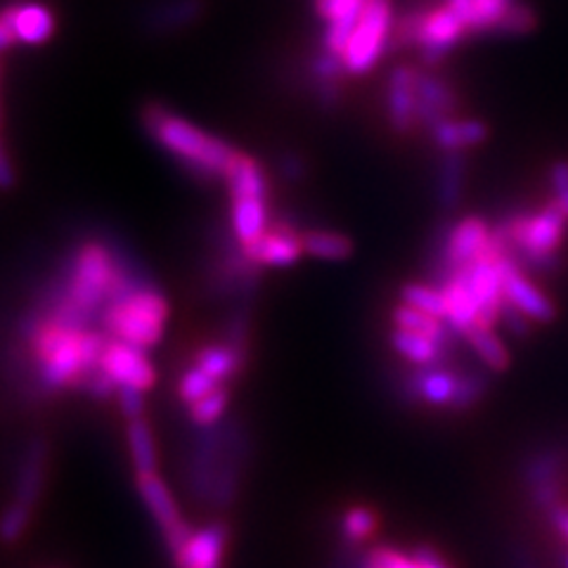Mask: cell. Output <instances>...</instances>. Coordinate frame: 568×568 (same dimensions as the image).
I'll return each instance as SVG.
<instances>
[{"label": "cell", "mask_w": 568, "mask_h": 568, "mask_svg": "<svg viewBox=\"0 0 568 568\" xmlns=\"http://www.w3.org/2000/svg\"><path fill=\"white\" fill-rule=\"evenodd\" d=\"M24 342L36 363V382L43 394L81 388L88 375L100 367L106 334L95 327L69 325L39 311L22 325Z\"/></svg>", "instance_id": "cell-1"}, {"label": "cell", "mask_w": 568, "mask_h": 568, "mask_svg": "<svg viewBox=\"0 0 568 568\" xmlns=\"http://www.w3.org/2000/svg\"><path fill=\"white\" fill-rule=\"evenodd\" d=\"M171 320L166 294L138 271H131L100 313V329L123 344L152 351L162 344Z\"/></svg>", "instance_id": "cell-2"}, {"label": "cell", "mask_w": 568, "mask_h": 568, "mask_svg": "<svg viewBox=\"0 0 568 568\" xmlns=\"http://www.w3.org/2000/svg\"><path fill=\"white\" fill-rule=\"evenodd\" d=\"M142 123L159 145L206 181H225L227 171L240 156V150L230 142L206 133L197 123L173 114L156 102L142 110Z\"/></svg>", "instance_id": "cell-3"}, {"label": "cell", "mask_w": 568, "mask_h": 568, "mask_svg": "<svg viewBox=\"0 0 568 568\" xmlns=\"http://www.w3.org/2000/svg\"><path fill=\"white\" fill-rule=\"evenodd\" d=\"M394 0H367L342 58L348 77H365L379 64L394 43Z\"/></svg>", "instance_id": "cell-4"}, {"label": "cell", "mask_w": 568, "mask_h": 568, "mask_svg": "<svg viewBox=\"0 0 568 568\" xmlns=\"http://www.w3.org/2000/svg\"><path fill=\"white\" fill-rule=\"evenodd\" d=\"M566 471H568V450L557 443H547L532 450L524 467L521 478L530 495V503L536 509L545 511L564 500L566 490Z\"/></svg>", "instance_id": "cell-5"}, {"label": "cell", "mask_w": 568, "mask_h": 568, "mask_svg": "<svg viewBox=\"0 0 568 568\" xmlns=\"http://www.w3.org/2000/svg\"><path fill=\"white\" fill-rule=\"evenodd\" d=\"M135 486L138 493L145 503L148 511L152 514V519L156 521L159 530H162L164 545L171 555L181 552L185 542L192 538V526L185 521L181 507H178L175 497L171 495L169 486L159 471L152 474H135Z\"/></svg>", "instance_id": "cell-6"}, {"label": "cell", "mask_w": 568, "mask_h": 568, "mask_svg": "<svg viewBox=\"0 0 568 568\" xmlns=\"http://www.w3.org/2000/svg\"><path fill=\"white\" fill-rule=\"evenodd\" d=\"M469 36L467 24L450 6L422 8L419 22V41L417 50L422 64L436 67L446 58H450L455 48Z\"/></svg>", "instance_id": "cell-7"}, {"label": "cell", "mask_w": 568, "mask_h": 568, "mask_svg": "<svg viewBox=\"0 0 568 568\" xmlns=\"http://www.w3.org/2000/svg\"><path fill=\"white\" fill-rule=\"evenodd\" d=\"M223 453H225V424L206 426V429H200L197 438L192 440L190 462H187V488L200 505L211 503V490H213V481H216Z\"/></svg>", "instance_id": "cell-8"}, {"label": "cell", "mask_w": 568, "mask_h": 568, "mask_svg": "<svg viewBox=\"0 0 568 568\" xmlns=\"http://www.w3.org/2000/svg\"><path fill=\"white\" fill-rule=\"evenodd\" d=\"M246 455H248V438H246V432L242 429V424L240 422L225 424V453L221 459L216 481H213L209 507L225 511L235 505L240 486H242V471L246 467Z\"/></svg>", "instance_id": "cell-9"}, {"label": "cell", "mask_w": 568, "mask_h": 568, "mask_svg": "<svg viewBox=\"0 0 568 568\" xmlns=\"http://www.w3.org/2000/svg\"><path fill=\"white\" fill-rule=\"evenodd\" d=\"M100 367L106 372V377L116 382V386L138 388L148 394L156 384V369L148 358V351L112 339V336H106L104 342Z\"/></svg>", "instance_id": "cell-10"}, {"label": "cell", "mask_w": 568, "mask_h": 568, "mask_svg": "<svg viewBox=\"0 0 568 568\" xmlns=\"http://www.w3.org/2000/svg\"><path fill=\"white\" fill-rule=\"evenodd\" d=\"M403 396L413 403L429 405V407H446L453 410L459 388V369L443 365H415L413 372H407L403 384Z\"/></svg>", "instance_id": "cell-11"}, {"label": "cell", "mask_w": 568, "mask_h": 568, "mask_svg": "<svg viewBox=\"0 0 568 568\" xmlns=\"http://www.w3.org/2000/svg\"><path fill=\"white\" fill-rule=\"evenodd\" d=\"M240 252L256 268H287L306 254L301 230L284 221H273L258 242L240 248Z\"/></svg>", "instance_id": "cell-12"}, {"label": "cell", "mask_w": 568, "mask_h": 568, "mask_svg": "<svg viewBox=\"0 0 568 568\" xmlns=\"http://www.w3.org/2000/svg\"><path fill=\"white\" fill-rule=\"evenodd\" d=\"M417 83H419V69L413 64H398L388 77L386 116H388L390 129H394L398 135H410L415 129H419Z\"/></svg>", "instance_id": "cell-13"}, {"label": "cell", "mask_w": 568, "mask_h": 568, "mask_svg": "<svg viewBox=\"0 0 568 568\" xmlns=\"http://www.w3.org/2000/svg\"><path fill=\"white\" fill-rule=\"evenodd\" d=\"M505 298L524 311L536 325H549L557 320V304L549 298L521 265L509 258L505 268Z\"/></svg>", "instance_id": "cell-14"}, {"label": "cell", "mask_w": 568, "mask_h": 568, "mask_svg": "<svg viewBox=\"0 0 568 568\" xmlns=\"http://www.w3.org/2000/svg\"><path fill=\"white\" fill-rule=\"evenodd\" d=\"M0 12L8 17L17 45H43L58 31L55 14L39 0H14L0 8Z\"/></svg>", "instance_id": "cell-15"}, {"label": "cell", "mask_w": 568, "mask_h": 568, "mask_svg": "<svg viewBox=\"0 0 568 568\" xmlns=\"http://www.w3.org/2000/svg\"><path fill=\"white\" fill-rule=\"evenodd\" d=\"M48 462H50L48 440L43 436H33L22 448L20 465H17L12 500L36 509V505L41 503L43 490H45Z\"/></svg>", "instance_id": "cell-16"}, {"label": "cell", "mask_w": 568, "mask_h": 568, "mask_svg": "<svg viewBox=\"0 0 568 568\" xmlns=\"http://www.w3.org/2000/svg\"><path fill=\"white\" fill-rule=\"evenodd\" d=\"M459 110V95L455 85L434 71H419L417 83V116L419 129L429 133L440 121L455 116Z\"/></svg>", "instance_id": "cell-17"}, {"label": "cell", "mask_w": 568, "mask_h": 568, "mask_svg": "<svg viewBox=\"0 0 568 568\" xmlns=\"http://www.w3.org/2000/svg\"><path fill=\"white\" fill-rule=\"evenodd\" d=\"M227 547V526L211 521L194 530L181 552L173 555L178 568H221Z\"/></svg>", "instance_id": "cell-18"}, {"label": "cell", "mask_w": 568, "mask_h": 568, "mask_svg": "<svg viewBox=\"0 0 568 568\" xmlns=\"http://www.w3.org/2000/svg\"><path fill=\"white\" fill-rule=\"evenodd\" d=\"M271 223L268 197H230V230L240 248L258 242Z\"/></svg>", "instance_id": "cell-19"}, {"label": "cell", "mask_w": 568, "mask_h": 568, "mask_svg": "<svg viewBox=\"0 0 568 568\" xmlns=\"http://www.w3.org/2000/svg\"><path fill=\"white\" fill-rule=\"evenodd\" d=\"M490 129L481 119H446L429 131V138L438 152H465L484 145Z\"/></svg>", "instance_id": "cell-20"}, {"label": "cell", "mask_w": 568, "mask_h": 568, "mask_svg": "<svg viewBox=\"0 0 568 568\" xmlns=\"http://www.w3.org/2000/svg\"><path fill=\"white\" fill-rule=\"evenodd\" d=\"M467 154L440 152L436 171V202L443 211H455L465 197L467 185Z\"/></svg>", "instance_id": "cell-21"}, {"label": "cell", "mask_w": 568, "mask_h": 568, "mask_svg": "<svg viewBox=\"0 0 568 568\" xmlns=\"http://www.w3.org/2000/svg\"><path fill=\"white\" fill-rule=\"evenodd\" d=\"M244 358H246V351L230 344L227 339L204 344L192 355L194 365L202 367L206 375H211L221 384H227L230 379H235L240 375L244 367Z\"/></svg>", "instance_id": "cell-22"}, {"label": "cell", "mask_w": 568, "mask_h": 568, "mask_svg": "<svg viewBox=\"0 0 568 568\" xmlns=\"http://www.w3.org/2000/svg\"><path fill=\"white\" fill-rule=\"evenodd\" d=\"M390 346L405 358L407 363L413 365H443L448 363V358L453 355V344H443L432 339V336H422L415 332H405V329H396L390 332Z\"/></svg>", "instance_id": "cell-23"}, {"label": "cell", "mask_w": 568, "mask_h": 568, "mask_svg": "<svg viewBox=\"0 0 568 568\" xmlns=\"http://www.w3.org/2000/svg\"><path fill=\"white\" fill-rule=\"evenodd\" d=\"M390 323H394L396 329L415 332V334H422V336H432V339L443 342V344L455 346V339H457V334L450 329L446 320H440V317L429 315L424 311H417V308L407 306V304H398L394 311H390Z\"/></svg>", "instance_id": "cell-24"}, {"label": "cell", "mask_w": 568, "mask_h": 568, "mask_svg": "<svg viewBox=\"0 0 568 568\" xmlns=\"http://www.w3.org/2000/svg\"><path fill=\"white\" fill-rule=\"evenodd\" d=\"M462 339L469 344V348L474 351L476 358L484 363L486 369L507 372L511 367V353L500 339V334L495 332V327L474 325Z\"/></svg>", "instance_id": "cell-25"}, {"label": "cell", "mask_w": 568, "mask_h": 568, "mask_svg": "<svg viewBox=\"0 0 568 568\" xmlns=\"http://www.w3.org/2000/svg\"><path fill=\"white\" fill-rule=\"evenodd\" d=\"M126 443L135 474H152L159 469L154 432L145 417L126 422Z\"/></svg>", "instance_id": "cell-26"}, {"label": "cell", "mask_w": 568, "mask_h": 568, "mask_svg": "<svg viewBox=\"0 0 568 568\" xmlns=\"http://www.w3.org/2000/svg\"><path fill=\"white\" fill-rule=\"evenodd\" d=\"M301 240H304V252L313 258H323V261H346L353 254V240L334 233V230H304L301 233Z\"/></svg>", "instance_id": "cell-27"}, {"label": "cell", "mask_w": 568, "mask_h": 568, "mask_svg": "<svg viewBox=\"0 0 568 568\" xmlns=\"http://www.w3.org/2000/svg\"><path fill=\"white\" fill-rule=\"evenodd\" d=\"M379 511L369 505H351L344 514H342V538L348 545H363L365 540H369L375 532L379 530Z\"/></svg>", "instance_id": "cell-28"}, {"label": "cell", "mask_w": 568, "mask_h": 568, "mask_svg": "<svg viewBox=\"0 0 568 568\" xmlns=\"http://www.w3.org/2000/svg\"><path fill=\"white\" fill-rule=\"evenodd\" d=\"M398 296H400V304H407L417 311L446 320V296H443V290L436 287V284L407 282L403 284Z\"/></svg>", "instance_id": "cell-29"}, {"label": "cell", "mask_w": 568, "mask_h": 568, "mask_svg": "<svg viewBox=\"0 0 568 568\" xmlns=\"http://www.w3.org/2000/svg\"><path fill=\"white\" fill-rule=\"evenodd\" d=\"M538 22L540 17L536 10L526 3H519V0H514L490 36H497V39H521V36L536 31Z\"/></svg>", "instance_id": "cell-30"}, {"label": "cell", "mask_w": 568, "mask_h": 568, "mask_svg": "<svg viewBox=\"0 0 568 568\" xmlns=\"http://www.w3.org/2000/svg\"><path fill=\"white\" fill-rule=\"evenodd\" d=\"M490 390V379L484 369H459V388L453 403V413H469Z\"/></svg>", "instance_id": "cell-31"}, {"label": "cell", "mask_w": 568, "mask_h": 568, "mask_svg": "<svg viewBox=\"0 0 568 568\" xmlns=\"http://www.w3.org/2000/svg\"><path fill=\"white\" fill-rule=\"evenodd\" d=\"M221 386H227V384L216 382L211 375H206L202 367L192 365V367L183 369V375H181V379H178L175 390H178V398H181V403H185L190 407L192 403L202 400L204 396L213 394V390L221 388Z\"/></svg>", "instance_id": "cell-32"}, {"label": "cell", "mask_w": 568, "mask_h": 568, "mask_svg": "<svg viewBox=\"0 0 568 568\" xmlns=\"http://www.w3.org/2000/svg\"><path fill=\"white\" fill-rule=\"evenodd\" d=\"M227 403H230V394L227 386H221L213 390V394L204 396L202 400L190 405V419L194 426L200 429H206V426H216L221 424L223 415L227 413Z\"/></svg>", "instance_id": "cell-33"}, {"label": "cell", "mask_w": 568, "mask_h": 568, "mask_svg": "<svg viewBox=\"0 0 568 568\" xmlns=\"http://www.w3.org/2000/svg\"><path fill=\"white\" fill-rule=\"evenodd\" d=\"M31 519H33V509L12 500L3 511H0V542L3 545L20 542L31 526Z\"/></svg>", "instance_id": "cell-34"}, {"label": "cell", "mask_w": 568, "mask_h": 568, "mask_svg": "<svg viewBox=\"0 0 568 568\" xmlns=\"http://www.w3.org/2000/svg\"><path fill=\"white\" fill-rule=\"evenodd\" d=\"M511 3L514 0H471L474 14L469 24V36H490Z\"/></svg>", "instance_id": "cell-35"}, {"label": "cell", "mask_w": 568, "mask_h": 568, "mask_svg": "<svg viewBox=\"0 0 568 568\" xmlns=\"http://www.w3.org/2000/svg\"><path fill=\"white\" fill-rule=\"evenodd\" d=\"M363 568H419L413 555H405L396 547H372L363 557Z\"/></svg>", "instance_id": "cell-36"}, {"label": "cell", "mask_w": 568, "mask_h": 568, "mask_svg": "<svg viewBox=\"0 0 568 568\" xmlns=\"http://www.w3.org/2000/svg\"><path fill=\"white\" fill-rule=\"evenodd\" d=\"M500 323L505 325V329L514 336V339H519V342H524V339H528V336L532 334V320L524 313V311H519L517 306L511 304V301H503V311H500Z\"/></svg>", "instance_id": "cell-37"}, {"label": "cell", "mask_w": 568, "mask_h": 568, "mask_svg": "<svg viewBox=\"0 0 568 568\" xmlns=\"http://www.w3.org/2000/svg\"><path fill=\"white\" fill-rule=\"evenodd\" d=\"M116 403H119L121 415L126 417V422L138 419V417H145V390L119 386Z\"/></svg>", "instance_id": "cell-38"}, {"label": "cell", "mask_w": 568, "mask_h": 568, "mask_svg": "<svg viewBox=\"0 0 568 568\" xmlns=\"http://www.w3.org/2000/svg\"><path fill=\"white\" fill-rule=\"evenodd\" d=\"M547 185H549V192H552V197L568 190V159H555V162L549 164Z\"/></svg>", "instance_id": "cell-39"}, {"label": "cell", "mask_w": 568, "mask_h": 568, "mask_svg": "<svg viewBox=\"0 0 568 568\" xmlns=\"http://www.w3.org/2000/svg\"><path fill=\"white\" fill-rule=\"evenodd\" d=\"M542 514L547 517V524L552 526L557 536L568 545V505H566V500L552 505L549 509H545Z\"/></svg>", "instance_id": "cell-40"}, {"label": "cell", "mask_w": 568, "mask_h": 568, "mask_svg": "<svg viewBox=\"0 0 568 568\" xmlns=\"http://www.w3.org/2000/svg\"><path fill=\"white\" fill-rule=\"evenodd\" d=\"M410 555L415 557L419 568H453L446 559L440 557L438 549H434L429 545H417Z\"/></svg>", "instance_id": "cell-41"}, {"label": "cell", "mask_w": 568, "mask_h": 568, "mask_svg": "<svg viewBox=\"0 0 568 568\" xmlns=\"http://www.w3.org/2000/svg\"><path fill=\"white\" fill-rule=\"evenodd\" d=\"M509 568H538V564L528 557L524 547L509 549Z\"/></svg>", "instance_id": "cell-42"}, {"label": "cell", "mask_w": 568, "mask_h": 568, "mask_svg": "<svg viewBox=\"0 0 568 568\" xmlns=\"http://www.w3.org/2000/svg\"><path fill=\"white\" fill-rule=\"evenodd\" d=\"M12 183H14V171L3 145H0V187H10Z\"/></svg>", "instance_id": "cell-43"}, {"label": "cell", "mask_w": 568, "mask_h": 568, "mask_svg": "<svg viewBox=\"0 0 568 568\" xmlns=\"http://www.w3.org/2000/svg\"><path fill=\"white\" fill-rule=\"evenodd\" d=\"M557 202H559V206L566 211V216H568V190H564L561 194H557V197H555Z\"/></svg>", "instance_id": "cell-44"}, {"label": "cell", "mask_w": 568, "mask_h": 568, "mask_svg": "<svg viewBox=\"0 0 568 568\" xmlns=\"http://www.w3.org/2000/svg\"><path fill=\"white\" fill-rule=\"evenodd\" d=\"M564 568H568V552H566V557H564Z\"/></svg>", "instance_id": "cell-45"}]
</instances>
